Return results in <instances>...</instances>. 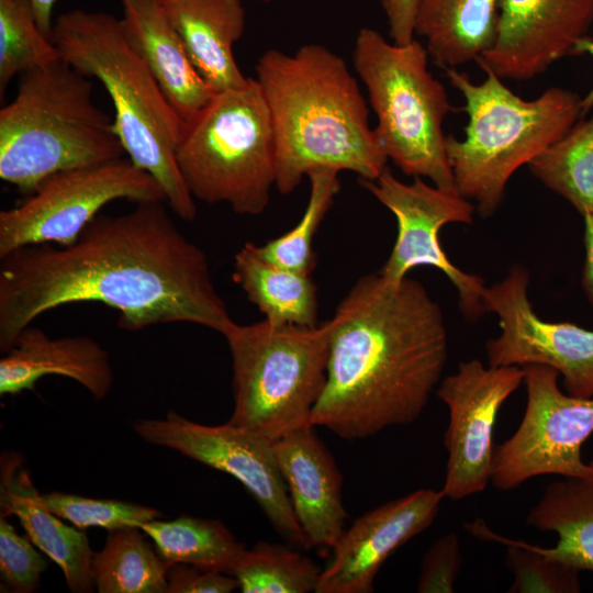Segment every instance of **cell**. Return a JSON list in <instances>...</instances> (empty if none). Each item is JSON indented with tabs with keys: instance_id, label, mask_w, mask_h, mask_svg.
<instances>
[{
	"instance_id": "6da1fadb",
	"label": "cell",
	"mask_w": 593,
	"mask_h": 593,
	"mask_svg": "<svg viewBox=\"0 0 593 593\" xmlns=\"http://www.w3.org/2000/svg\"><path fill=\"white\" fill-rule=\"evenodd\" d=\"M164 202L97 215L69 246L38 244L0 258V350L45 312L99 302L119 327L191 323L221 335L234 322L205 253L176 226Z\"/></svg>"
},
{
	"instance_id": "7a4b0ae2",
	"label": "cell",
	"mask_w": 593,
	"mask_h": 593,
	"mask_svg": "<svg viewBox=\"0 0 593 593\" xmlns=\"http://www.w3.org/2000/svg\"><path fill=\"white\" fill-rule=\"evenodd\" d=\"M331 322L326 381L311 424L354 440L417 419L448 357L443 312L424 286L363 276Z\"/></svg>"
},
{
	"instance_id": "3957f363",
	"label": "cell",
	"mask_w": 593,
	"mask_h": 593,
	"mask_svg": "<svg viewBox=\"0 0 593 593\" xmlns=\"http://www.w3.org/2000/svg\"><path fill=\"white\" fill-rule=\"evenodd\" d=\"M276 138V188L291 193L309 172L348 170L374 180L388 156L345 60L320 44L266 51L256 65Z\"/></svg>"
},
{
	"instance_id": "277c9868",
	"label": "cell",
	"mask_w": 593,
	"mask_h": 593,
	"mask_svg": "<svg viewBox=\"0 0 593 593\" xmlns=\"http://www.w3.org/2000/svg\"><path fill=\"white\" fill-rule=\"evenodd\" d=\"M51 40L65 63L104 86L128 158L157 181L177 216L193 221L194 198L176 158L187 123L127 38L121 19L103 11L75 9L57 18Z\"/></svg>"
},
{
	"instance_id": "5b68a950",
	"label": "cell",
	"mask_w": 593,
	"mask_h": 593,
	"mask_svg": "<svg viewBox=\"0 0 593 593\" xmlns=\"http://www.w3.org/2000/svg\"><path fill=\"white\" fill-rule=\"evenodd\" d=\"M465 100L468 115L463 139L446 137V155L457 191L474 202L483 217L495 212L514 172L561 138L583 116L582 98L551 87L524 100L500 77L484 70L474 83L457 68L445 70Z\"/></svg>"
},
{
	"instance_id": "8992f818",
	"label": "cell",
	"mask_w": 593,
	"mask_h": 593,
	"mask_svg": "<svg viewBox=\"0 0 593 593\" xmlns=\"http://www.w3.org/2000/svg\"><path fill=\"white\" fill-rule=\"evenodd\" d=\"M93 85L63 59L23 74L0 110V178L31 194L55 174L123 158Z\"/></svg>"
},
{
	"instance_id": "52a82bcc",
	"label": "cell",
	"mask_w": 593,
	"mask_h": 593,
	"mask_svg": "<svg viewBox=\"0 0 593 593\" xmlns=\"http://www.w3.org/2000/svg\"><path fill=\"white\" fill-rule=\"evenodd\" d=\"M331 332V320L316 326L233 322L222 334L233 372L227 422L271 443L312 425L326 381Z\"/></svg>"
},
{
	"instance_id": "ba28073f",
	"label": "cell",
	"mask_w": 593,
	"mask_h": 593,
	"mask_svg": "<svg viewBox=\"0 0 593 593\" xmlns=\"http://www.w3.org/2000/svg\"><path fill=\"white\" fill-rule=\"evenodd\" d=\"M428 53L415 38L404 45L363 27L354 47V67L365 83L388 158L405 175L456 189L446 155L443 122L451 110L445 87L427 68Z\"/></svg>"
},
{
	"instance_id": "9c48e42d",
	"label": "cell",
	"mask_w": 593,
	"mask_h": 593,
	"mask_svg": "<svg viewBox=\"0 0 593 593\" xmlns=\"http://www.w3.org/2000/svg\"><path fill=\"white\" fill-rule=\"evenodd\" d=\"M176 158L193 198L226 203L240 215L261 214L276 187V138L256 78L215 93L187 124Z\"/></svg>"
},
{
	"instance_id": "30bf717a",
	"label": "cell",
	"mask_w": 593,
	"mask_h": 593,
	"mask_svg": "<svg viewBox=\"0 0 593 593\" xmlns=\"http://www.w3.org/2000/svg\"><path fill=\"white\" fill-rule=\"evenodd\" d=\"M166 202L157 181L130 158L53 175L27 199L0 212V258L31 245L74 244L108 203Z\"/></svg>"
},
{
	"instance_id": "8fae6325",
	"label": "cell",
	"mask_w": 593,
	"mask_h": 593,
	"mask_svg": "<svg viewBox=\"0 0 593 593\" xmlns=\"http://www.w3.org/2000/svg\"><path fill=\"white\" fill-rule=\"evenodd\" d=\"M522 368L526 409L515 433L495 447L491 483L507 491L539 475L593 477V460L584 462L581 452L593 434V398L563 393L553 368Z\"/></svg>"
},
{
	"instance_id": "7c38bea8",
	"label": "cell",
	"mask_w": 593,
	"mask_h": 593,
	"mask_svg": "<svg viewBox=\"0 0 593 593\" xmlns=\"http://www.w3.org/2000/svg\"><path fill=\"white\" fill-rule=\"evenodd\" d=\"M362 186L396 219L398 236L391 254L379 273L398 283L417 266H432L444 272L458 291L463 315L474 321L485 312L482 304L484 281L467 273L447 257L439 232L449 223L471 224L474 204L457 189L427 184L422 177L412 183L400 181L387 167L374 180Z\"/></svg>"
},
{
	"instance_id": "4fadbf2b",
	"label": "cell",
	"mask_w": 593,
	"mask_h": 593,
	"mask_svg": "<svg viewBox=\"0 0 593 593\" xmlns=\"http://www.w3.org/2000/svg\"><path fill=\"white\" fill-rule=\"evenodd\" d=\"M134 430L149 444L176 450L234 477L253 495L284 539L293 547L309 548L271 441L228 422L216 426L203 425L175 411L161 419H138Z\"/></svg>"
},
{
	"instance_id": "5bb4252c",
	"label": "cell",
	"mask_w": 593,
	"mask_h": 593,
	"mask_svg": "<svg viewBox=\"0 0 593 593\" xmlns=\"http://www.w3.org/2000/svg\"><path fill=\"white\" fill-rule=\"evenodd\" d=\"M528 271L519 266L492 287L482 304L499 317L501 334L485 345L488 365L556 369L568 394L593 398V331L568 322H547L528 299Z\"/></svg>"
},
{
	"instance_id": "9a60e30c",
	"label": "cell",
	"mask_w": 593,
	"mask_h": 593,
	"mask_svg": "<svg viewBox=\"0 0 593 593\" xmlns=\"http://www.w3.org/2000/svg\"><path fill=\"white\" fill-rule=\"evenodd\" d=\"M523 381L522 367H485L471 359L439 382L436 394L449 411L444 436L448 459L440 489L445 499H466L491 482L495 421Z\"/></svg>"
},
{
	"instance_id": "2e32d148",
	"label": "cell",
	"mask_w": 593,
	"mask_h": 593,
	"mask_svg": "<svg viewBox=\"0 0 593 593\" xmlns=\"http://www.w3.org/2000/svg\"><path fill=\"white\" fill-rule=\"evenodd\" d=\"M593 23V0H500L495 38L475 60L501 79L529 80L577 55Z\"/></svg>"
},
{
	"instance_id": "e0dca14e",
	"label": "cell",
	"mask_w": 593,
	"mask_h": 593,
	"mask_svg": "<svg viewBox=\"0 0 593 593\" xmlns=\"http://www.w3.org/2000/svg\"><path fill=\"white\" fill-rule=\"evenodd\" d=\"M444 495L419 489L357 518L333 548L315 593H370L385 560L435 521Z\"/></svg>"
},
{
	"instance_id": "ac0fdd59",
	"label": "cell",
	"mask_w": 593,
	"mask_h": 593,
	"mask_svg": "<svg viewBox=\"0 0 593 593\" xmlns=\"http://www.w3.org/2000/svg\"><path fill=\"white\" fill-rule=\"evenodd\" d=\"M309 425L272 443L294 515L307 547L331 549L345 532L340 471Z\"/></svg>"
},
{
	"instance_id": "d6986e66",
	"label": "cell",
	"mask_w": 593,
	"mask_h": 593,
	"mask_svg": "<svg viewBox=\"0 0 593 593\" xmlns=\"http://www.w3.org/2000/svg\"><path fill=\"white\" fill-rule=\"evenodd\" d=\"M51 374L78 382L98 400L108 395L114 379L108 351L92 338H53L30 324L0 360V394L33 390Z\"/></svg>"
},
{
	"instance_id": "ffe728a7",
	"label": "cell",
	"mask_w": 593,
	"mask_h": 593,
	"mask_svg": "<svg viewBox=\"0 0 593 593\" xmlns=\"http://www.w3.org/2000/svg\"><path fill=\"white\" fill-rule=\"evenodd\" d=\"M124 32L164 96L188 124L215 92L193 65L165 10L152 0H121Z\"/></svg>"
},
{
	"instance_id": "44dd1931",
	"label": "cell",
	"mask_w": 593,
	"mask_h": 593,
	"mask_svg": "<svg viewBox=\"0 0 593 593\" xmlns=\"http://www.w3.org/2000/svg\"><path fill=\"white\" fill-rule=\"evenodd\" d=\"M1 517L15 515L33 544L61 569L68 589L74 593L92 592L91 558L87 535L66 525L41 502L22 458L5 451L0 462Z\"/></svg>"
},
{
	"instance_id": "7402d4cb",
	"label": "cell",
	"mask_w": 593,
	"mask_h": 593,
	"mask_svg": "<svg viewBox=\"0 0 593 593\" xmlns=\"http://www.w3.org/2000/svg\"><path fill=\"white\" fill-rule=\"evenodd\" d=\"M164 10L193 65L215 93L247 82L233 53L246 24L240 0H176Z\"/></svg>"
},
{
	"instance_id": "603a6c76",
	"label": "cell",
	"mask_w": 593,
	"mask_h": 593,
	"mask_svg": "<svg viewBox=\"0 0 593 593\" xmlns=\"http://www.w3.org/2000/svg\"><path fill=\"white\" fill-rule=\"evenodd\" d=\"M500 0H418L415 34L444 70L477 60L493 43Z\"/></svg>"
},
{
	"instance_id": "cb8c5ba5",
	"label": "cell",
	"mask_w": 593,
	"mask_h": 593,
	"mask_svg": "<svg viewBox=\"0 0 593 593\" xmlns=\"http://www.w3.org/2000/svg\"><path fill=\"white\" fill-rule=\"evenodd\" d=\"M311 276L266 260L255 243H246L234 259L233 281L266 320L279 324L318 325L317 288Z\"/></svg>"
},
{
	"instance_id": "d4e9b609",
	"label": "cell",
	"mask_w": 593,
	"mask_h": 593,
	"mask_svg": "<svg viewBox=\"0 0 593 593\" xmlns=\"http://www.w3.org/2000/svg\"><path fill=\"white\" fill-rule=\"evenodd\" d=\"M526 522L558 536L555 547H534L579 571L593 572V477L551 481Z\"/></svg>"
},
{
	"instance_id": "484cf974",
	"label": "cell",
	"mask_w": 593,
	"mask_h": 593,
	"mask_svg": "<svg viewBox=\"0 0 593 593\" xmlns=\"http://www.w3.org/2000/svg\"><path fill=\"white\" fill-rule=\"evenodd\" d=\"M139 528L169 567L184 563L231 574L247 549L219 519L182 515L153 519Z\"/></svg>"
},
{
	"instance_id": "4316f807",
	"label": "cell",
	"mask_w": 593,
	"mask_h": 593,
	"mask_svg": "<svg viewBox=\"0 0 593 593\" xmlns=\"http://www.w3.org/2000/svg\"><path fill=\"white\" fill-rule=\"evenodd\" d=\"M138 527L109 530L92 553L91 577L99 593H167L169 566Z\"/></svg>"
},
{
	"instance_id": "83f0119b",
	"label": "cell",
	"mask_w": 593,
	"mask_h": 593,
	"mask_svg": "<svg viewBox=\"0 0 593 593\" xmlns=\"http://www.w3.org/2000/svg\"><path fill=\"white\" fill-rule=\"evenodd\" d=\"M557 142L533 159L532 174L582 216L593 213V108Z\"/></svg>"
},
{
	"instance_id": "f1b7e54d",
	"label": "cell",
	"mask_w": 593,
	"mask_h": 593,
	"mask_svg": "<svg viewBox=\"0 0 593 593\" xmlns=\"http://www.w3.org/2000/svg\"><path fill=\"white\" fill-rule=\"evenodd\" d=\"M243 593L315 592L321 571L290 546L257 542L246 549L232 570Z\"/></svg>"
},
{
	"instance_id": "f546056e",
	"label": "cell",
	"mask_w": 593,
	"mask_h": 593,
	"mask_svg": "<svg viewBox=\"0 0 593 593\" xmlns=\"http://www.w3.org/2000/svg\"><path fill=\"white\" fill-rule=\"evenodd\" d=\"M338 174L328 168L309 172L310 197L302 217L283 235L256 245L261 257L280 267L312 275L316 264L313 238L340 190Z\"/></svg>"
},
{
	"instance_id": "4dcf8cb0",
	"label": "cell",
	"mask_w": 593,
	"mask_h": 593,
	"mask_svg": "<svg viewBox=\"0 0 593 593\" xmlns=\"http://www.w3.org/2000/svg\"><path fill=\"white\" fill-rule=\"evenodd\" d=\"M52 40L40 29L29 0H0V93L16 75L60 60Z\"/></svg>"
},
{
	"instance_id": "1f68e13d",
	"label": "cell",
	"mask_w": 593,
	"mask_h": 593,
	"mask_svg": "<svg viewBox=\"0 0 593 593\" xmlns=\"http://www.w3.org/2000/svg\"><path fill=\"white\" fill-rule=\"evenodd\" d=\"M465 528L473 536L507 547L505 563L513 573L510 593H579L580 572L577 568L538 551L534 545L506 538L477 519Z\"/></svg>"
},
{
	"instance_id": "d6a6232c",
	"label": "cell",
	"mask_w": 593,
	"mask_h": 593,
	"mask_svg": "<svg viewBox=\"0 0 593 593\" xmlns=\"http://www.w3.org/2000/svg\"><path fill=\"white\" fill-rule=\"evenodd\" d=\"M42 504L74 526L104 528L108 532L124 527H141L157 519V508L119 500L93 499L61 492L40 495Z\"/></svg>"
},
{
	"instance_id": "836d02e7",
	"label": "cell",
	"mask_w": 593,
	"mask_h": 593,
	"mask_svg": "<svg viewBox=\"0 0 593 593\" xmlns=\"http://www.w3.org/2000/svg\"><path fill=\"white\" fill-rule=\"evenodd\" d=\"M30 537L21 536L0 518V573L5 585L16 593H31L41 585L47 563L36 551Z\"/></svg>"
},
{
	"instance_id": "e575fe53",
	"label": "cell",
	"mask_w": 593,
	"mask_h": 593,
	"mask_svg": "<svg viewBox=\"0 0 593 593\" xmlns=\"http://www.w3.org/2000/svg\"><path fill=\"white\" fill-rule=\"evenodd\" d=\"M462 564L456 533L439 537L425 552L416 585L419 593H452Z\"/></svg>"
},
{
	"instance_id": "d590c367",
	"label": "cell",
	"mask_w": 593,
	"mask_h": 593,
	"mask_svg": "<svg viewBox=\"0 0 593 593\" xmlns=\"http://www.w3.org/2000/svg\"><path fill=\"white\" fill-rule=\"evenodd\" d=\"M167 579V593H230L238 589L231 574L184 563L170 566Z\"/></svg>"
},
{
	"instance_id": "8d00e7d4",
	"label": "cell",
	"mask_w": 593,
	"mask_h": 593,
	"mask_svg": "<svg viewBox=\"0 0 593 593\" xmlns=\"http://www.w3.org/2000/svg\"><path fill=\"white\" fill-rule=\"evenodd\" d=\"M418 0H383L389 35L395 44L404 45L414 40Z\"/></svg>"
},
{
	"instance_id": "74e56055",
	"label": "cell",
	"mask_w": 593,
	"mask_h": 593,
	"mask_svg": "<svg viewBox=\"0 0 593 593\" xmlns=\"http://www.w3.org/2000/svg\"><path fill=\"white\" fill-rule=\"evenodd\" d=\"M585 259L582 272V287L593 305V213L583 215Z\"/></svg>"
},
{
	"instance_id": "f35d334b",
	"label": "cell",
	"mask_w": 593,
	"mask_h": 593,
	"mask_svg": "<svg viewBox=\"0 0 593 593\" xmlns=\"http://www.w3.org/2000/svg\"><path fill=\"white\" fill-rule=\"evenodd\" d=\"M41 31L51 38L53 8L57 0H29Z\"/></svg>"
},
{
	"instance_id": "ab89813d",
	"label": "cell",
	"mask_w": 593,
	"mask_h": 593,
	"mask_svg": "<svg viewBox=\"0 0 593 593\" xmlns=\"http://www.w3.org/2000/svg\"><path fill=\"white\" fill-rule=\"evenodd\" d=\"M589 54L593 57V38L585 37L582 40L577 47V55ZM582 114L585 115L593 108V87L592 89L582 98Z\"/></svg>"
},
{
	"instance_id": "60d3db41",
	"label": "cell",
	"mask_w": 593,
	"mask_h": 593,
	"mask_svg": "<svg viewBox=\"0 0 593 593\" xmlns=\"http://www.w3.org/2000/svg\"><path fill=\"white\" fill-rule=\"evenodd\" d=\"M154 1L155 3H157L159 7H161L163 9L167 8L168 5H170L172 2H175L176 0H152Z\"/></svg>"
},
{
	"instance_id": "b9f144b4",
	"label": "cell",
	"mask_w": 593,
	"mask_h": 593,
	"mask_svg": "<svg viewBox=\"0 0 593 593\" xmlns=\"http://www.w3.org/2000/svg\"><path fill=\"white\" fill-rule=\"evenodd\" d=\"M264 1H269V0H264Z\"/></svg>"
}]
</instances>
